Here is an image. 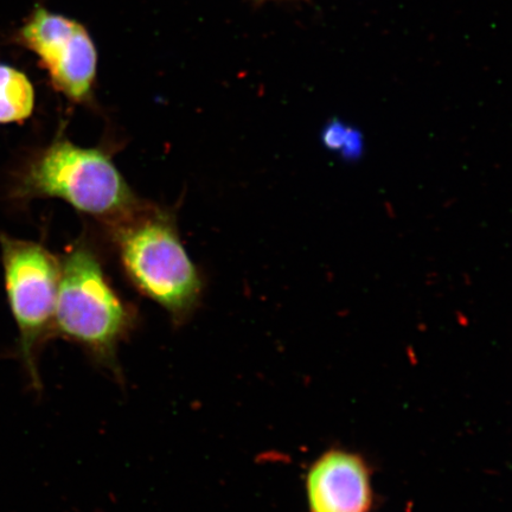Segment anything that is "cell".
<instances>
[{"instance_id": "obj_7", "label": "cell", "mask_w": 512, "mask_h": 512, "mask_svg": "<svg viewBox=\"0 0 512 512\" xmlns=\"http://www.w3.org/2000/svg\"><path fill=\"white\" fill-rule=\"evenodd\" d=\"M34 107L35 91L28 76L0 64V124L22 123Z\"/></svg>"}, {"instance_id": "obj_5", "label": "cell", "mask_w": 512, "mask_h": 512, "mask_svg": "<svg viewBox=\"0 0 512 512\" xmlns=\"http://www.w3.org/2000/svg\"><path fill=\"white\" fill-rule=\"evenodd\" d=\"M19 40L40 57L54 86L68 99L91 98L98 55L80 23L38 8L19 32Z\"/></svg>"}, {"instance_id": "obj_2", "label": "cell", "mask_w": 512, "mask_h": 512, "mask_svg": "<svg viewBox=\"0 0 512 512\" xmlns=\"http://www.w3.org/2000/svg\"><path fill=\"white\" fill-rule=\"evenodd\" d=\"M133 325L131 307L114 291L93 249L87 245L70 249L60 259L54 331L119 375V345Z\"/></svg>"}, {"instance_id": "obj_6", "label": "cell", "mask_w": 512, "mask_h": 512, "mask_svg": "<svg viewBox=\"0 0 512 512\" xmlns=\"http://www.w3.org/2000/svg\"><path fill=\"white\" fill-rule=\"evenodd\" d=\"M306 488L311 512H367L371 505L369 471L355 454L325 453L311 467Z\"/></svg>"}, {"instance_id": "obj_1", "label": "cell", "mask_w": 512, "mask_h": 512, "mask_svg": "<svg viewBox=\"0 0 512 512\" xmlns=\"http://www.w3.org/2000/svg\"><path fill=\"white\" fill-rule=\"evenodd\" d=\"M110 227L133 286L162 306L175 323L185 322L200 303L203 283L171 217L142 206Z\"/></svg>"}, {"instance_id": "obj_4", "label": "cell", "mask_w": 512, "mask_h": 512, "mask_svg": "<svg viewBox=\"0 0 512 512\" xmlns=\"http://www.w3.org/2000/svg\"><path fill=\"white\" fill-rule=\"evenodd\" d=\"M6 294L19 334V356L29 380L41 389L38 361L54 334L60 259L40 243L0 234Z\"/></svg>"}, {"instance_id": "obj_3", "label": "cell", "mask_w": 512, "mask_h": 512, "mask_svg": "<svg viewBox=\"0 0 512 512\" xmlns=\"http://www.w3.org/2000/svg\"><path fill=\"white\" fill-rule=\"evenodd\" d=\"M19 200L59 198L108 226L143 206L110 156L57 138L38 153L15 188Z\"/></svg>"}]
</instances>
